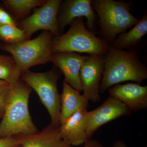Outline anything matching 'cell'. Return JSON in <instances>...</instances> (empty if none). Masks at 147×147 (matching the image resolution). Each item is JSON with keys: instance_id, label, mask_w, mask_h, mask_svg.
<instances>
[{"instance_id": "52a82bcc", "label": "cell", "mask_w": 147, "mask_h": 147, "mask_svg": "<svg viewBox=\"0 0 147 147\" xmlns=\"http://www.w3.org/2000/svg\"><path fill=\"white\" fill-rule=\"evenodd\" d=\"M62 1L49 0L40 7L35 9L31 16L22 21L21 29L27 40L39 30L50 32L55 36H59L58 14Z\"/></svg>"}, {"instance_id": "30bf717a", "label": "cell", "mask_w": 147, "mask_h": 147, "mask_svg": "<svg viewBox=\"0 0 147 147\" xmlns=\"http://www.w3.org/2000/svg\"><path fill=\"white\" fill-rule=\"evenodd\" d=\"M110 96L119 100L131 111L147 108V86L137 83L118 84L108 89Z\"/></svg>"}, {"instance_id": "44dd1931", "label": "cell", "mask_w": 147, "mask_h": 147, "mask_svg": "<svg viewBox=\"0 0 147 147\" xmlns=\"http://www.w3.org/2000/svg\"><path fill=\"white\" fill-rule=\"evenodd\" d=\"M9 85L0 88V114L3 115Z\"/></svg>"}, {"instance_id": "9c48e42d", "label": "cell", "mask_w": 147, "mask_h": 147, "mask_svg": "<svg viewBox=\"0 0 147 147\" xmlns=\"http://www.w3.org/2000/svg\"><path fill=\"white\" fill-rule=\"evenodd\" d=\"M104 69L103 56H87L82 65L80 77L84 94L89 101L96 103L100 100L99 86Z\"/></svg>"}, {"instance_id": "ac0fdd59", "label": "cell", "mask_w": 147, "mask_h": 147, "mask_svg": "<svg viewBox=\"0 0 147 147\" xmlns=\"http://www.w3.org/2000/svg\"><path fill=\"white\" fill-rule=\"evenodd\" d=\"M46 1L44 0H6L4 2L16 16L23 17L32 9L41 6Z\"/></svg>"}, {"instance_id": "d4e9b609", "label": "cell", "mask_w": 147, "mask_h": 147, "mask_svg": "<svg viewBox=\"0 0 147 147\" xmlns=\"http://www.w3.org/2000/svg\"><path fill=\"white\" fill-rule=\"evenodd\" d=\"M8 83H7L5 81L3 80H0V88L2 87L6 86H8Z\"/></svg>"}, {"instance_id": "d6986e66", "label": "cell", "mask_w": 147, "mask_h": 147, "mask_svg": "<svg viewBox=\"0 0 147 147\" xmlns=\"http://www.w3.org/2000/svg\"><path fill=\"white\" fill-rule=\"evenodd\" d=\"M0 38L7 44L18 43L27 40L23 30L16 26L1 24Z\"/></svg>"}, {"instance_id": "5bb4252c", "label": "cell", "mask_w": 147, "mask_h": 147, "mask_svg": "<svg viewBox=\"0 0 147 147\" xmlns=\"http://www.w3.org/2000/svg\"><path fill=\"white\" fill-rule=\"evenodd\" d=\"M15 136L19 139L22 147H75L63 139L59 127L51 124L36 134Z\"/></svg>"}, {"instance_id": "484cf974", "label": "cell", "mask_w": 147, "mask_h": 147, "mask_svg": "<svg viewBox=\"0 0 147 147\" xmlns=\"http://www.w3.org/2000/svg\"><path fill=\"white\" fill-rule=\"evenodd\" d=\"M2 115H1V114H0V117H1V116ZM3 116V115H2Z\"/></svg>"}, {"instance_id": "7402d4cb", "label": "cell", "mask_w": 147, "mask_h": 147, "mask_svg": "<svg viewBox=\"0 0 147 147\" xmlns=\"http://www.w3.org/2000/svg\"><path fill=\"white\" fill-rule=\"evenodd\" d=\"M0 24L16 26L15 21L5 11L0 8Z\"/></svg>"}, {"instance_id": "4316f807", "label": "cell", "mask_w": 147, "mask_h": 147, "mask_svg": "<svg viewBox=\"0 0 147 147\" xmlns=\"http://www.w3.org/2000/svg\"><path fill=\"white\" fill-rule=\"evenodd\" d=\"M22 147V146H19V147Z\"/></svg>"}, {"instance_id": "ffe728a7", "label": "cell", "mask_w": 147, "mask_h": 147, "mask_svg": "<svg viewBox=\"0 0 147 147\" xmlns=\"http://www.w3.org/2000/svg\"><path fill=\"white\" fill-rule=\"evenodd\" d=\"M19 146L20 142L16 136L0 138V147H18Z\"/></svg>"}, {"instance_id": "277c9868", "label": "cell", "mask_w": 147, "mask_h": 147, "mask_svg": "<svg viewBox=\"0 0 147 147\" xmlns=\"http://www.w3.org/2000/svg\"><path fill=\"white\" fill-rule=\"evenodd\" d=\"M92 6L99 18L100 30L107 40L113 42L119 35L134 26L139 19L130 12L129 3L113 0L92 1Z\"/></svg>"}, {"instance_id": "4fadbf2b", "label": "cell", "mask_w": 147, "mask_h": 147, "mask_svg": "<svg viewBox=\"0 0 147 147\" xmlns=\"http://www.w3.org/2000/svg\"><path fill=\"white\" fill-rule=\"evenodd\" d=\"M87 111H78L61 123L59 127L63 139L73 146L84 145L89 139L86 127Z\"/></svg>"}, {"instance_id": "603a6c76", "label": "cell", "mask_w": 147, "mask_h": 147, "mask_svg": "<svg viewBox=\"0 0 147 147\" xmlns=\"http://www.w3.org/2000/svg\"><path fill=\"white\" fill-rule=\"evenodd\" d=\"M84 147H104V146L96 139H90L84 144Z\"/></svg>"}, {"instance_id": "cb8c5ba5", "label": "cell", "mask_w": 147, "mask_h": 147, "mask_svg": "<svg viewBox=\"0 0 147 147\" xmlns=\"http://www.w3.org/2000/svg\"><path fill=\"white\" fill-rule=\"evenodd\" d=\"M111 147H127L124 142L121 140H117L113 143Z\"/></svg>"}, {"instance_id": "3957f363", "label": "cell", "mask_w": 147, "mask_h": 147, "mask_svg": "<svg viewBox=\"0 0 147 147\" xmlns=\"http://www.w3.org/2000/svg\"><path fill=\"white\" fill-rule=\"evenodd\" d=\"M64 34L55 36L52 41L53 53H75L103 56L109 45L86 28L84 18H75Z\"/></svg>"}, {"instance_id": "9a60e30c", "label": "cell", "mask_w": 147, "mask_h": 147, "mask_svg": "<svg viewBox=\"0 0 147 147\" xmlns=\"http://www.w3.org/2000/svg\"><path fill=\"white\" fill-rule=\"evenodd\" d=\"M80 92L64 80L62 93L60 94V125L78 111H87L89 100Z\"/></svg>"}, {"instance_id": "7a4b0ae2", "label": "cell", "mask_w": 147, "mask_h": 147, "mask_svg": "<svg viewBox=\"0 0 147 147\" xmlns=\"http://www.w3.org/2000/svg\"><path fill=\"white\" fill-rule=\"evenodd\" d=\"M104 55L100 94L122 82L132 81L140 84L147 79L146 67L139 60L136 50H120L109 46Z\"/></svg>"}, {"instance_id": "8992f818", "label": "cell", "mask_w": 147, "mask_h": 147, "mask_svg": "<svg viewBox=\"0 0 147 147\" xmlns=\"http://www.w3.org/2000/svg\"><path fill=\"white\" fill-rule=\"evenodd\" d=\"M59 77L54 70L44 72L28 70L21 76V80L36 92L40 102L50 115L51 125L56 127L60 125V94L57 87Z\"/></svg>"}, {"instance_id": "2e32d148", "label": "cell", "mask_w": 147, "mask_h": 147, "mask_svg": "<svg viewBox=\"0 0 147 147\" xmlns=\"http://www.w3.org/2000/svg\"><path fill=\"white\" fill-rule=\"evenodd\" d=\"M147 33V16L145 14L133 28L127 32L119 35L112 43L120 50L129 49L139 44Z\"/></svg>"}, {"instance_id": "5b68a950", "label": "cell", "mask_w": 147, "mask_h": 147, "mask_svg": "<svg viewBox=\"0 0 147 147\" xmlns=\"http://www.w3.org/2000/svg\"><path fill=\"white\" fill-rule=\"evenodd\" d=\"M54 36L50 32L44 31L34 39L7 44L2 49L10 53L23 73L34 66L51 62Z\"/></svg>"}, {"instance_id": "6da1fadb", "label": "cell", "mask_w": 147, "mask_h": 147, "mask_svg": "<svg viewBox=\"0 0 147 147\" xmlns=\"http://www.w3.org/2000/svg\"><path fill=\"white\" fill-rule=\"evenodd\" d=\"M32 90L21 79L9 85L0 123V138L20 134L31 135L39 132L29 112V100Z\"/></svg>"}, {"instance_id": "8fae6325", "label": "cell", "mask_w": 147, "mask_h": 147, "mask_svg": "<svg viewBox=\"0 0 147 147\" xmlns=\"http://www.w3.org/2000/svg\"><path fill=\"white\" fill-rule=\"evenodd\" d=\"M90 0H69L65 2L58 17L60 32H63L66 26L71 24L75 18L83 17L86 19L88 28L93 30L95 15Z\"/></svg>"}, {"instance_id": "7c38bea8", "label": "cell", "mask_w": 147, "mask_h": 147, "mask_svg": "<svg viewBox=\"0 0 147 147\" xmlns=\"http://www.w3.org/2000/svg\"><path fill=\"white\" fill-rule=\"evenodd\" d=\"M87 57L75 53H53L51 62L60 69L66 82L74 88L82 92L80 70Z\"/></svg>"}, {"instance_id": "ba28073f", "label": "cell", "mask_w": 147, "mask_h": 147, "mask_svg": "<svg viewBox=\"0 0 147 147\" xmlns=\"http://www.w3.org/2000/svg\"><path fill=\"white\" fill-rule=\"evenodd\" d=\"M132 111L123 102L109 96L94 110L87 111L86 114V133L89 139L98 128L111 121L123 116H129Z\"/></svg>"}, {"instance_id": "e0dca14e", "label": "cell", "mask_w": 147, "mask_h": 147, "mask_svg": "<svg viewBox=\"0 0 147 147\" xmlns=\"http://www.w3.org/2000/svg\"><path fill=\"white\" fill-rule=\"evenodd\" d=\"M22 74L12 57L0 55V80L12 85L21 79Z\"/></svg>"}]
</instances>
